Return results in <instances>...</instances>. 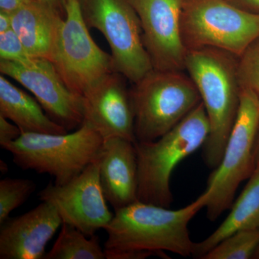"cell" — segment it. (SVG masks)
<instances>
[{
    "label": "cell",
    "mask_w": 259,
    "mask_h": 259,
    "mask_svg": "<svg viewBox=\"0 0 259 259\" xmlns=\"http://www.w3.org/2000/svg\"><path fill=\"white\" fill-rule=\"evenodd\" d=\"M142 29L143 41L153 69L185 71L181 36L182 0H130Z\"/></svg>",
    "instance_id": "obj_12"
},
{
    "label": "cell",
    "mask_w": 259,
    "mask_h": 259,
    "mask_svg": "<svg viewBox=\"0 0 259 259\" xmlns=\"http://www.w3.org/2000/svg\"><path fill=\"white\" fill-rule=\"evenodd\" d=\"M102 135L90 122L72 133L63 134H22L16 141L2 146L23 170L47 174L56 185L69 183L100 156Z\"/></svg>",
    "instance_id": "obj_4"
},
{
    "label": "cell",
    "mask_w": 259,
    "mask_h": 259,
    "mask_svg": "<svg viewBox=\"0 0 259 259\" xmlns=\"http://www.w3.org/2000/svg\"><path fill=\"white\" fill-rule=\"evenodd\" d=\"M12 29V16L10 13L0 11V33Z\"/></svg>",
    "instance_id": "obj_27"
},
{
    "label": "cell",
    "mask_w": 259,
    "mask_h": 259,
    "mask_svg": "<svg viewBox=\"0 0 259 259\" xmlns=\"http://www.w3.org/2000/svg\"><path fill=\"white\" fill-rule=\"evenodd\" d=\"M209 193H203L182 208L171 209L137 202L115 210L105 227V259L166 258L165 252L183 257L193 255L189 224L204 207Z\"/></svg>",
    "instance_id": "obj_1"
},
{
    "label": "cell",
    "mask_w": 259,
    "mask_h": 259,
    "mask_svg": "<svg viewBox=\"0 0 259 259\" xmlns=\"http://www.w3.org/2000/svg\"><path fill=\"white\" fill-rule=\"evenodd\" d=\"M35 1L44 3V4L50 5V6L54 7L55 8H58L59 3V0H35Z\"/></svg>",
    "instance_id": "obj_29"
},
{
    "label": "cell",
    "mask_w": 259,
    "mask_h": 259,
    "mask_svg": "<svg viewBox=\"0 0 259 259\" xmlns=\"http://www.w3.org/2000/svg\"><path fill=\"white\" fill-rule=\"evenodd\" d=\"M238 8L259 15V0H228Z\"/></svg>",
    "instance_id": "obj_26"
},
{
    "label": "cell",
    "mask_w": 259,
    "mask_h": 259,
    "mask_svg": "<svg viewBox=\"0 0 259 259\" xmlns=\"http://www.w3.org/2000/svg\"><path fill=\"white\" fill-rule=\"evenodd\" d=\"M185 70L198 90L208 117L209 132L202 158L206 166L214 169L222 159L239 109L238 56L214 48L188 49Z\"/></svg>",
    "instance_id": "obj_2"
},
{
    "label": "cell",
    "mask_w": 259,
    "mask_h": 259,
    "mask_svg": "<svg viewBox=\"0 0 259 259\" xmlns=\"http://www.w3.org/2000/svg\"><path fill=\"white\" fill-rule=\"evenodd\" d=\"M36 185L26 179L6 178L0 181V224L10 213L28 200Z\"/></svg>",
    "instance_id": "obj_21"
},
{
    "label": "cell",
    "mask_w": 259,
    "mask_h": 259,
    "mask_svg": "<svg viewBox=\"0 0 259 259\" xmlns=\"http://www.w3.org/2000/svg\"><path fill=\"white\" fill-rule=\"evenodd\" d=\"M258 127L259 96L252 90L241 88L238 115L222 159L209 175L206 186L209 197L205 208L209 221H216L231 208L238 187L255 171Z\"/></svg>",
    "instance_id": "obj_6"
},
{
    "label": "cell",
    "mask_w": 259,
    "mask_h": 259,
    "mask_svg": "<svg viewBox=\"0 0 259 259\" xmlns=\"http://www.w3.org/2000/svg\"><path fill=\"white\" fill-rule=\"evenodd\" d=\"M259 246V228L241 229L220 242L201 259L253 258Z\"/></svg>",
    "instance_id": "obj_20"
},
{
    "label": "cell",
    "mask_w": 259,
    "mask_h": 259,
    "mask_svg": "<svg viewBox=\"0 0 259 259\" xmlns=\"http://www.w3.org/2000/svg\"><path fill=\"white\" fill-rule=\"evenodd\" d=\"M259 228V165L248 179L231 210L212 234L203 241L195 243L193 255L202 258L220 242L241 229Z\"/></svg>",
    "instance_id": "obj_18"
},
{
    "label": "cell",
    "mask_w": 259,
    "mask_h": 259,
    "mask_svg": "<svg viewBox=\"0 0 259 259\" xmlns=\"http://www.w3.org/2000/svg\"><path fill=\"white\" fill-rule=\"evenodd\" d=\"M136 141L159 139L201 103L195 84L185 71L153 69L131 91Z\"/></svg>",
    "instance_id": "obj_5"
},
{
    "label": "cell",
    "mask_w": 259,
    "mask_h": 259,
    "mask_svg": "<svg viewBox=\"0 0 259 259\" xmlns=\"http://www.w3.org/2000/svg\"><path fill=\"white\" fill-rule=\"evenodd\" d=\"M32 1L34 0H0V11L12 14Z\"/></svg>",
    "instance_id": "obj_25"
},
{
    "label": "cell",
    "mask_w": 259,
    "mask_h": 259,
    "mask_svg": "<svg viewBox=\"0 0 259 259\" xmlns=\"http://www.w3.org/2000/svg\"><path fill=\"white\" fill-rule=\"evenodd\" d=\"M45 259H105L98 237L87 236L74 227L62 223L59 236Z\"/></svg>",
    "instance_id": "obj_19"
},
{
    "label": "cell",
    "mask_w": 259,
    "mask_h": 259,
    "mask_svg": "<svg viewBox=\"0 0 259 259\" xmlns=\"http://www.w3.org/2000/svg\"><path fill=\"white\" fill-rule=\"evenodd\" d=\"M38 197L55 207L63 223L77 228L88 237L105 229L114 215L100 184L99 158L69 183L56 185L50 182Z\"/></svg>",
    "instance_id": "obj_11"
},
{
    "label": "cell",
    "mask_w": 259,
    "mask_h": 259,
    "mask_svg": "<svg viewBox=\"0 0 259 259\" xmlns=\"http://www.w3.org/2000/svg\"><path fill=\"white\" fill-rule=\"evenodd\" d=\"M0 72L30 92L47 115L68 131L82 125L83 97L66 86L51 61L35 57L21 61L0 60Z\"/></svg>",
    "instance_id": "obj_10"
},
{
    "label": "cell",
    "mask_w": 259,
    "mask_h": 259,
    "mask_svg": "<svg viewBox=\"0 0 259 259\" xmlns=\"http://www.w3.org/2000/svg\"><path fill=\"white\" fill-rule=\"evenodd\" d=\"M31 57L13 29L0 33V60L21 61Z\"/></svg>",
    "instance_id": "obj_23"
},
{
    "label": "cell",
    "mask_w": 259,
    "mask_h": 259,
    "mask_svg": "<svg viewBox=\"0 0 259 259\" xmlns=\"http://www.w3.org/2000/svg\"><path fill=\"white\" fill-rule=\"evenodd\" d=\"M83 20L106 39L116 72L136 83L153 69L130 0H80Z\"/></svg>",
    "instance_id": "obj_9"
},
{
    "label": "cell",
    "mask_w": 259,
    "mask_h": 259,
    "mask_svg": "<svg viewBox=\"0 0 259 259\" xmlns=\"http://www.w3.org/2000/svg\"><path fill=\"white\" fill-rule=\"evenodd\" d=\"M0 166H1V171L3 173H5V172L8 171V168H5V166H7V163H5L4 161H1Z\"/></svg>",
    "instance_id": "obj_30"
},
{
    "label": "cell",
    "mask_w": 259,
    "mask_h": 259,
    "mask_svg": "<svg viewBox=\"0 0 259 259\" xmlns=\"http://www.w3.org/2000/svg\"><path fill=\"white\" fill-rule=\"evenodd\" d=\"M253 259H259V246L258 249L255 251L254 255H253Z\"/></svg>",
    "instance_id": "obj_31"
},
{
    "label": "cell",
    "mask_w": 259,
    "mask_h": 259,
    "mask_svg": "<svg viewBox=\"0 0 259 259\" xmlns=\"http://www.w3.org/2000/svg\"><path fill=\"white\" fill-rule=\"evenodd\" d=\"M99 175L105 198L115 210L139 201V169L135 143L120 137L104 139Z\"/></svg>",
    "instance_id": "obj_15"
},
{
    "label": "cell",
    "mask_w": 259,
    "mask_h": 259,
    "mask_svg": "<svg viewBox=\"0 0 259 259\" xmlns=\"http://www.w3.org/2000/svg\"><path fill=\"white\" fill-rule=\"evenodd\" d=\"M12 29L29 55L50 61L64 19L57 8L34 1L12 13Z\"/></svg>",
    "instance_id": "obj_16"
},
{
    "label": "cell",
    "mask_w": 259,
    "mask_h": 259,
    "mask_svg": "<svg viewBox=\"0 0 259 259\" xmlns=\"http://www.w3.org/2000/svg\"><path fill=\"white\" fill-rule=\"evenodd\" d=\"M180 28L187 50L214 48L238 57L259 37V15L228 0H182Z\"/></svg>",
    "instance_id": "obj_7"
},
{
    "label": "cell",
    "mask_w": 259,
    "mask_h": 259,
    "mask_svg": "<svg viewBox=\"0 0 259 259\" xmlns=\"http://www.w3.org/2000/svg\"><path fill=\"white\" fill-rule=\"evenodd\" d=\"M238 74L241 88L259 96V37L238 56Z\"/></svg>",
    "instance_id": "obj_22"
},
{
    "label": "cell",
    "mask_w": 259,
    "mask_h": 259,
    "mask_svg": "<svg viewBox=\"0 0 259 259\" xmlns=\"http://www.w3.org/2000/svg\"><path fill=\"white\" fill-rule=\"evenodd\" d=\"M255 159L256 166L259 165V127L255 146Z\"/></svg>",
    "instance_id": "obj_28"
},
{
    "label": "cell",
    "mask_w": 259,
    "mask_h": 259,
    "mask_svg": "<svg viewBox=\"0 0 259 259\" xmlns=\"http://www.w3.org/2000/svg\"><path fill=\"white\" fill-rule=\"evenodd\" d=\"M22 135L21 130L13 122L0 115V146L16 141Z\"/></svg>",
    "instance_id": "obj_24"
},
{
    "label": "cell",
    "mask_w": 259,
    "mask_h": 259,
    "mask_svg": "<svg viewBox=\"0 0 259 259\" xmlns=\"http://www.w3.org/2000/svg\"><path fill=\"white\" fill-rule=\"evenodd\" d=\"M62 223L55 207L44 201L8 218L0 227V259H45L48 243Z\"/></svg>",
    "instance_id": "obj_14"
},
{
    "label": "cell",
    "mask_w": 259,
    "mask_h": 259,
    "mask_svg": "<svg viewBox=\"0 0 259 259\" xmlns=\"http://www.w3.org/2000/svg\"><path fill=\"white\" fill-rule=\"evenodd\" d=\"M0 115L13 122L22 134H63L69 132L47 115L36 99L0 76Z\"/></svg>",
    "instance_id": "obj_17"
},
{
    "label": "cell",
    "mask_w": 259,
    "mask_h": 259,
    "mask_svg": "<svg viewBox=\"0 0 259 259\" xmlns=\"http://www.w3.org/2000/svg\"><path fill=\"white\" fill-rule=\"evenodd\" d=\"M123 78L117 72L107 75L83 97L84 121L104 139L120 137L136 143L131 91Z\"/></svg>",
    "instance_id": "obj_13"
},
{
    "label": "cell",
    "mask_w": 259,
    "mask_h": 259,
    "mask_svg": "<svg viewBox=\"0 0 259 259\" xmlns=\"http://www.w3.org/2000/svg\"><path fill=\"white\" fill-rule=\"evenodd\" d=\"M63 20L50 61L61 79L83 97L107 75L116 72L111 55L102 50L89 32L80 0H64Z\"/></svg>",
    "instance_id": "obj_8"
},
{
    "label": "cell",
    "mask_w": 259,
    "mask_h": 259,
    "mask_svg": "<svg viewBox=\"0 0 259 259\" xmlns=\"http://www.w3.org/2000/svg\"><path fill=\"white\" fill-rule=\"evenodd\" d=\"M209 132L208 117L201 102L180 123L159 139L136 141L139 202L171 207L174 170L181 161L202 148Z\"/></svg>",
    "instance_id": "obj_3"
}]
</instances>
